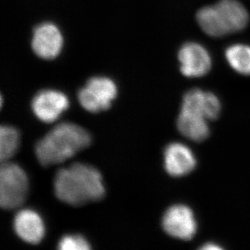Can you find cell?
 <instances>
[{"instance_id":"7a4b0ae2","label":"cell","mask_w":250,"mask_h":250,"mask_svg":"<svg viewBox=\"0 0 250 250\" xmlns=\"http://www.w3.org/2000/svg\"><path fill=\"white\" fill-rule=\"evenodd\" d=\"M90 143L89 133L83 127L74 123H61L38 141L36 156L42 166H53L71 158Z\"/></svg>"},{"instance_id":"e0dca14e","label":"cell","mask_w":250,"mask_h":250,"mask_svg":"<svg viewBox=\"0 0 250 250\" xmlns=\"http://www.w3.org/2000/svg\"><path fill=\"white\" fill-rule=\"evenodd\" d=\"M212 249V250H216V249H221L220 246H214V245H210V246H206L203 247V249L205 250H208V249Z\"/></svg>"},{"instance_id":"4fadbf2b","label":"cell","mask_w":250,"mask_h":250,"mask_svg":"<svg viewBox=\"0 0 250 250\" xmlns=\"http://www.w3.org/2000/svg\"><path fill=\"white\" fill-rule=\"evenodd\" d=\"M177 128L182 135L193 141H203L210 134L206 118L184 109L177 118Z\"/></svg>"},{"instance_id":"5b68a950","label":"cell","mask_w":250,"mask_h":250,"mask_svg":"<svg viewBox=\"0 0 250 250\" xmlns=\"http://www.w3.org/2000/svg\"><path fill=\"white\" fill-rule=\"evenodd\" d=\"M118 88L111 79L93 77L79 92L78 98L83 109L99 113L109 109L115 99Z\"/></svg>"},{"instance_id":"9c48e42d","label":"cell","mask_w":250,"mask_h":250,"mask_svg":"<svg viewBox=\"0 0 250 250\" xmlns=\"http://www.w3.org/2000/svg\"><path fill=\"white\" fill-rule=\"evenodd\" d=\"M68 106L66 95L55 90H43L36 95L32 102L34 114L46 123L56 121Z\"/></svg>"},{"instance_id":"5bb4252c","label":"cell","mask_w":250,"mask_h":250,"mask_svg":"<svg viewBox=\"0 0 250 250\" xmlns=\"http://www.w3.org/2000/svg\"><path fill=\"white\" fill-rule=\"evenodd\" d=\"M227 61L231 68L244 76H250V46L245 44H235L227 48Z\"/></svg>"},{"instance_id":"52a82bcc","label":"cell","mask_w":250,"mask_h":250,"mask_svg":"<svg viewBox=\"0 0 250 250\" xmlns=\"http://www.w3.org/2000/svg\"><path fill=\"white\" fill-rule=\"evenodd\" d=\"M180 69L187 77L205 76L211 68V58L204 46L197 42H187L178 52Z\"/></svg>"},{"instance_id":"8fae6325","label":"cell","mask_w":250,"mask_h":250,"mask_svg":"<svg viewBox=\"0 0 250 250\" xmlns=\"http://www.w3.org/2000/svg\"><path fill=\"white\" fill-rule=\"evenodd\" d=\"M196 160L187 146L173 143L165 150V167L172 177H182L194 170Z\"/></svg>"},{"instance_id":"7c38bea8","label":"cell","mask_w":250,"mask_h":250,"mask_svg":"<svg viewBox=\"0 0 250 250\" xmlns=\"http://www.w3.org/2000/svg\"><path fill=\"white\" fill-rule=\"evenodd\" d=\"M14 229L20 238L27 243H40L45 236V225L40 215L35 210H20L14 219Z\"/></svg>"},{"instance_id":"277c9868","label":"cell","mask_w":250,"mask_h":250,"mask_svg":"<svg viewBox=\"0 0 250 250\" xmlns=\"http://www.w3.org/2000/svg\"><path fill=\"white\" fill-rule=\"evenodd\" d=\"M28 181L26 173L16 164L2 162L0 168V205L11 210L19 208L26 198Z\"/></svg>"},{"instance_id":"ba28073f","label":"cell","mask_w":250,"mask_h":250,"mask_svg":"<svg viewBox=\"0 0 250 250\" xmlns=\"http://www.w3.org/2000/svg\"><path fill=\"white\" fill-rule=\"evenodd\" d=\"M63 46L61 31L52 23H43L33 32V52L43 59H54L59 56Z\"/></svg>"},{"instance_id":"9a60e30c","label":"cell","mask_w":250,"mask_h":250,"mask_svg":"<svg viewBox=\"0 0 250 250\" xmlns=\"http://www.w3.org/2000/svg\"><path fill=\"white\" fill-rule=\"evenodd\" d=\"M20 134L16 128L2 125L0 128V160L7 162L19 147Z\"/></svg>"},{"instance_id":"6da1fadb","label":"cell","mask_w":250,"mask_h":250,"mask_svg":"<svg viewBox=\"0 0 250 250\" xmlns=\"http://www.w3.org/2000/svg\"><path fill=\"white\" fill-rule=\"evenodd\" d=\"M54 185L57 198L71 206L100 200L105 192L99 171L84 164H74L59 170Z\"/></svg>"},{"instance_id":"2e32d148","label":"cell","mask_w":250,"mask_h":250,"mask_svg":"<svg viewBox=\"0 0 250 250\" xmlns=\"http://www.w3.org/2000/svg\"><path fill=\"white\" fill-rule=\"evenodd\" d=\"M59 249L61 250H87L91 249V246L82 236L66 235L59 241Z\"/></svg>"},{"instance_id":"8992f818","label":"cell","mask_w":250,"mask_h":250,"mask_svg":"<svg viewBox=\"0 0 250 250\" xmlns=\"http://www.w3.org/2000/svg\"><path fill=\"white\" fill-rule=\"evenodd\" d=\"M162 225L169 236L184 241L193 238L197 231L194 213L185 205L171 207L164 215Z\"/></svg>"},{"instance_id":"3957f363","label":"cell","mask_w":250,"mask_h":250,"mask_svg":"<svg viewBox=\"0 0 250 250\" xmlns=\"http://www.w3.org/2000/svg\"><path fill=\"white\" fill-rule=\"evenodd\" d=\"M196 18L208 35L220 38L243 30L248 24L250 15L237 0H220L215 4L201 8Z\"/></svg>"},{"instance_id":"30bf717a","label":"cell","mask_w":250,"mask_h":250,"mask_svg":"<svg viewBox=\"0 0 250 250\" xmlns=\"http://www.w3.org/2000/svg\"><path fill=\"white\" fill-rule=\"evenodd\" d=\"M220 102L211 92L192 89L185 95L182 109L197 113L207 120H214L220 114Z\"/></svg>"}]
</instances>
